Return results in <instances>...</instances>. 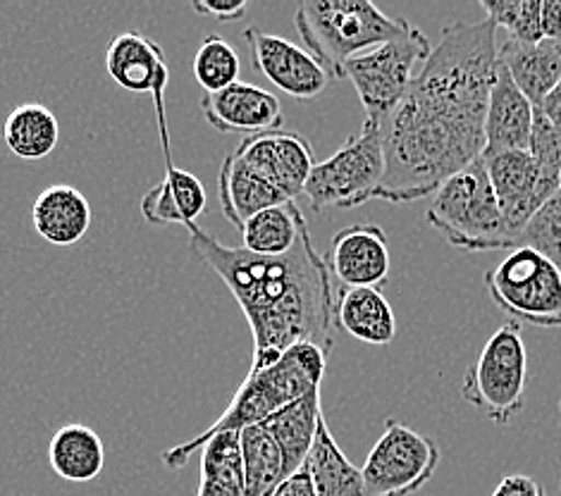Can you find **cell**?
Here are the masks:
<instances>
[{"label":"cell","mask_w":561,"mask_h":496,"mask_svg":"<svg viewBox=\"0 0 561 496\" xmlns=\"http://www.w3.org/2000/svg\"><path fill=\"white\" fill-rule=\"evenodd\" d=\"M497 50V26L488 18L445 26L404 101L382 125L385 177L378 200H419L483 155Z\"/></svg>","instance_id":"cell-1"},{"label":"cell","mask_w":561,"mask_h":496,"mask_svg":"<svg viewBox=\"0 0 561 496\" xmlns=\"http://www.w3.org/2000/svg\"><path fill=\"white\" fill-rule=\"evenodd\" d=\"M194 256L230 289L253 337L251 370L268 368L287 348L311 342L332 351L337 332V299L325 258L316 251L309 224L285 256H253L225 246L202 227H186Z\"/></svg>","instance_id":"cell-2"},{"label":"cell","mask_w":561,"mask_h":496,"mask_svg":"<svg viewBox=\"0 0 561 496\" xmlns=\"http://www.w3.org/2000/svg\"><path fill=\"white\" fill-rule=\"evenodd\" d=\"M328 356L330 354L320 346L301 342L287 348L268 368L249 370L247 380L239 384L230 406L225 408L220 418L206 432L163 451V465L170 471H180L190 463L194 451L204 449L210 437L220 432H242L244 427L268 420L279 408L311 394L313 389H320L325 378Z\"/></svg>","instance_id":"cell-3"},{"label":"cell","mask_w":561,"mask_h":496,"mask_svg":"<svg viewBox=\"0 0 561 496\" xmlns=\"http://www.w3.org/2000/svg\"><path fill=\"white\" fill-rule=\"evenodd\" d=\"M297 32L318 65L332 79H344V65L407 30L368 0H304L294 15Z\"/></svg>","instance_id":"cell-4"},{"label":"cell","mask_w":561,"mask_h":496,"mask_svg":"<svg viewBox=\"0 0 561 496\" xmlns=\"http://www.w3.org/2000/svg\"><path fill=\"white\" fill-rule=\"evenodd\" d=\"M425 220L459 251L516 249L492 192L483 155L439 186Z\"/></svg>","instance_id":"cell-5"},{"label":"cell","mask_w":561,"mask_h":496,"mask_svg":"<svg viewBox=\"0 0 561 496\" xmlns=\"http://www.w3.org/2000/svg\"><path fill=\"white\" fill-rule=\"evenodd\" d=\"M431 38L419 26L407 24L399 36L360 53L344 65V79L354 84L366 119L380 127L387 123V117L404 101L413 77L431 56Z\"/></svg>","instance_id":"cell-6"},{"label":"cell","mask_w":561,"mask_h":496,"mask_svg":"<svg viewBox=\"0 0 561 496\" xmlns=\"http://www.w3.org/2000/svg\"><path fill=\"white\" fill-rule=\"evenodd\" d=\"M385 177L382 127L366 119L354 137L323 163H316L304 196L316 212L350 210L373 200Z\"/></svg>","instance_id":"cell-7"},{"label":"cell","mask_w":561,"mask_h":496,"mask_svg":"<svg viewBox=\"0 0 561 496\" xmlns=\"http://www.w3.org/2000/svg\"><path fill=\"white\" fill-rule=\"evenodd\" d=\"M528 351L518 323L502 325L466 372L461 396L492 423L510 425L526 406Z\"/></svg>","instance_id":"cell-8"},{"label":"cell","mask_w":561,"mask_h":496,"mask_svg":"<svg viewBox=\"0 0 561 496\" xmlns=\"http://www.w3.org/2000/svg\"><path fill=\"white\" fill-rule=\"evenodd\" d=\"M492 301L518 325L561 327L559 265L528 246L514 249L485 275Z\"/></svg>","instance_id":"cell-9"},{"label":"cell","mask_w":561,"mask_h":496,"mask_svg":"<svg viewBox=\"0 0 561 496\" xmlns=\"http://www.w3.org/2000/svg\"><path fill=\"white\" fill-rule=\"evenodd\" d=\"M437 465L439 449L431 437L387 420L360 475L368 496H411L433 480Z\"/></svg>","instance_id":"cell-10"},{"label":"cell","mask_w":561,"mask_h":496,"mask_svg":"<svg viewBox=\"0 0 561 496\" xmlns=\"http://www.w3.org/2000/svg\"><path fill=\"white\" fill-rule=\"evenodd\" d=\"M492 192L497 196L506 230L514 237L516 249L520 232L526 230L530 218L550 200L559 189L561 180L542 174L528 151H506L483 155Z\"/></svg>","instance_id":"cell-11"},{"label":"cell","mask_w":561,"mask_h":496,"mask_svg":"<svg viewBox=\"0 0 561 496\" xmlns=\"http://www.w3.org/2000/svg\"><path fill=\"white\" fill-rule=\"evenodd\" d=\"M244 42L251 50L253 67L287 96L311 101L328 89L330 77L309 50L283 36L263 32L259 26L244 30Z\"/></svg>","instance_id":"cell-12"},{"label":"cell","mask_w":561,"mask_h":496,"mask_svg":"<svg viewBox=\"0 0 561 496\" xmlns=\"http://www.w3.org/2000/svg\"><path fill=\"white\" fill-rule=\"evenodd\" d=\"M105 70L119 89L137 96L144 93L153 96L158 131L168 129L165 91L170 84V67L163 48L139 32H123L105 50Z\"/></svg>","instance_id":"cell-13"},{"label":"cell","mask_w":561,"mask_h":496,"mask_svg":"<svg viewBox=\"0 0 561 496\" xmlns=\"http://www.w3.org/2000/svg\"><path fill=\"white\" fill-rule=\"evenodd\" d=\"M234 153L287 200L304 194L316 165L313 146L299 131L277 129L259 137H244Z\"/></svg>","instance_id":"cell-14"},{"label":"cell","mask_w":561,"mask_h":496,"mask_svg":"<svg viewBox=\"0 0 561 496\" xmlns=\"http://www.w3.org/2000/svg\"><path fill=\"white\" fill-rule=\"evenodd\" d=\"M202 113L213 129L247 134V137L277 131L285 125L283 103L275 93L244 82L206 93L202 99Z\"/></svg>","instance_id":"cell-15"},{"label":"cell","mask_w":561,"mask_h":496,"mask_svg":"<svg viewBox=\"0 0 561 496\" xmlns=\"http://www.w3.org/2000/svg\"><path fill=\"white\" fill-rule=\"evenodd\" d=\"M328 270L346 289L373 287L378 289L390 275V246L380 224H350L332 237L328 253Z\"/></svg>","instance_id":"cell-16"},{"label":"cell","mask_w":561,"mask_h":496,"mask_svg":"<svg viewBox=\"0 0 561 496\" xmlns=\"http://www.w3.org/2000/svg\"><path fill=\"white\" fill-rule=\"evenodd\" d=\"M533 117H536V108H533L530 101L518 91V86L512 82L510 72H506L504 65L500 62L488 99V113L483 125V155L528 151Z\"/></svg>","instance_id":"cell-17"},{"label":"cell","mask_w":561,"mask_h":496,"mask_svg":"<svg viewBox=\"0 0 561 496\" xmlns=\"http://www.w3.org/2000/svg\"><path fill=\"white\" fill-rule=\"evenodd\" d=\"M34 230L58 249L77 246L93 222L87 196L70 184H53L38 194L32 208Z\"/></svg>","instance_id":"cell-18"},{"label":"cell","mask_w":561,"mask_h":496,"mask_svg":"<svg viewBox=\"0 0 561 496\" xmlns=\"http://www.w3.org/2000/svg\"><path fill=\"white\" fill-rule=\"evenodd\" d=\"M208 206V196L202 180L182 168H165V177L153 184L141 198V216L149 224H196Z\"/></svg>","instance_id":"cell-19"},{"label":"cell","mask_w":561,"mask_h":496,"mask_svg":"<svg viewBox=\"0 0 561 496\" xmlns=\"http://www.w3.org/2000/svg\"><path fill=\"white\" fill-rule=\"evenodd\" d=\"M500 62L510 72L512 82L530 101L533 108H540L561 79V48L557 42L518 44L504 38L500 44Z\"/></svg>","instance_id":"cell-20"},{"label":"cell","mask_w":561,"mask_h":496,"mask_svg":"<svg viewBox=\"0 0 561 496\" xmlns=\"http://www.w3.org/2000/svg\"><path fill=\"white\" fill-rule=\"evenodd\" d=\"M218 198L222 216L230 220L237 230H242L249 218H253L265 208L291 204V200L279 194L273 184H268L261 174L253 172L234 151L227 153L222 160V168L218 174Z\"/></svg>","instance_id":"cell-21"},{"label":"cell","mask_w":561,"mask_h":496,"mask_svg":"<svg viewBox=\"0 0 561 496\" xmlns=\"http://www.w3.org/2000/svg\"><path fill=\"white\" fill-rule=\"evenodd\" d=\"M320 418H323V401H320V389H313L311 394L279 408L268 420H263V427L283 451L287 475L301 471L306 459H309Z\"/></svg>","instance_id":"cell-22"},{"label":"cell","mask_w":561,"mask_h":496,"mask_svg":"<svg viewBox=\"0 0 561 496\" xmlns=\"http://www.w3.org/2000/svg\"><path fill=\"white\" fill-rule=\"evenodd\" d=\"M337 327L364 344L387 346L397 334V320L380 289L356 287L337 297Z\"/></svg>","instance_id":"cell-23"},{"label":"cell","mask_w":561,"mask_h":496,"mask_svg":"<svg viewBox=\"0 0 561 496\" xmlns=\"http://www.w3.org/2000/svg\"><path fill=\"white\" fill-rule=\"evenodd\" d=\"M304 468L311 475L316 496H368L360 468L346 459L337 447L325 415L318 423L316 441Z\"/></svg>","instance_id":"cell-24"},{"label":"cell","mask_w":561,"mask_h":496,"mask_svg":"<svg viewBox=\"0 0 561 496\" xmlns=\"http://www.w3.org/2000/svg\"><path fill=\"white\" fill-rule=\"evenodd\" d=\"M48 463L65 482H91L103 473L105 447L96 430L70 423L53 435L48 447Z\"/></svg>","instance_id":"cell-25"},{"label":"cell","mask_w":561,"mask_h":496,"mask_svg":"<svg viewBox=\"0 0 561 496\" xmlns=\"http://www.w3.org/2000/svg\"><path fill=\"white\" fill-rule=\"evenodd\" d=\"M3 141L12 155L44 160L60 141L58 117L42 103H22L5 117Z\"/></svg>","instance_id":"cell-26"},{"label":"cell","mask_w":561,"mask_h":496,"mask_svg":"<svg viewBox=\"0 0 561 496\" xmlns=\"http://www.w3.org/2000/svg\"><path fill=\"white\" fill-rule=\"evenodd\" d=\"M304 222L306 218L301 216V210L294 200L291 204L265 208L249 218L242 230H239L244 241L242 249L253 253V256L265 258L285 256V253L297 246Z\"/></svg>","instance_id":"cell-27"},{"label":"cell","mask_w":561,"mask_h":496,"mask_svg":"<svg viewBox=\"0 0 561 496\" xmlns=\"http://www.w3.org/2000/svg\"><path fill=\"white\" fill-rule=\"evenodd\" d=\"M196 496H247L239 432H220L206 441Z\"/></svg>","instance_id":"cell-28"},{"label":"cell","mask_w":561,"mask_h":496,"mask_svg":"<svg viewBox=\"0 0 561 496\" xmlns=\"http://www.w3.org/2000/svg\"><path fill=\"white\" fill-rule=\"evenodd\" d=\"M239 447H242L247 496H271L279 482L289 477L283 451L263 423L244 427L239 432Z\"/></svg>","instance_id":"cell-29"},{"label":"cell","mask_w":561,"mask_h":496,"mask_svg":"<svg viewBox=\"0 0 561 496\" xmlns=\"http://www.w3.org/2000/svg\"><path fill=\"white\" fill-rule=\"evenodd\" d=\"M192 72L206 93H216L239 82L242 60L230 42L218 34H208L196 50Z\"/></svg>","instance_id":"cell-30"},{"label":"cell","mask_w":561,"mask_h":496,"mask_svg":"<svg viewBox=\"0 0 561 496\" xmlns=\"http://www.w3.org/2000/svg\"><path fill=\"white\" fill-rule=\"evenodd\" d=\"M485 18L518 44H540V0H480Z\"/></svg>","instance_id":"cell-31"},{"label":"cell","mask_w":561,"mask_h":496,"mask_svg":"<svg viewBox=\"0 0 561 496\" xmlns=\"http://www.w3.org/2000/svg\"><path fill=\"white\" fill-rule=\"evenodd\" d=\"M520 246L538 251L547 261L561 265V189L530 218L526 230L520 232Z\"/></svg>","instance_id":"cell-32"},{"label":"cell","mask_w":561,"mask_h":496,"mask_svg":"<svg viewBox=\"0 0 561 496\" xmlns=\"http://www.w3.org/2000/svg\"><path fill=\"white\" fill-rule=\"evenodd\" d=\"M528 153L536 158L542 174L561 180V137L540 108H536V117H533Z\"/></svg>","instance_id":"cell-33"},{"label":"cell","mask_w":561,"mask_h":496,"mask_svg":"<svg viewBox=\"0 0 561 496\" xmlns=\"http://www.w3.org/2000/svg\"><path fill=\"white\" fill-rule=\"evenodd\" d=\"M192 8L196 15L232 22V20H242L247 15L249 3L247 0H194Z\"/></svg>","instance_id":"cell-34"},{"label":"cell","mask_w":561,"mask_h":496,"mask_svg":"<svg viewBox=\"0 0 561 496\" xmlns=\"http://www.w3.org/2000/svg\"><path fill=\"white\" fill-rule=\"evenodd\" d=\"M492 496H547L545 487L530 475H506L494 487Z\"/></svg>","instance_id":"cell-35"},{"label":"cell","mask_w":561,"mask_h":496,"mask_svg":"<svg viewBox=\"0 0 561 496\" xmlns=\"http://www.w3.org/2000/svg\"><path fill=\"white\" fill-rule=\"evenodd\" d=\"M540 34L545 42L561 38V0H540Z\"/></svg>","instance_id":"cell-36"},{"label":"cell","mask_w":561,"mask_h":496,"mask_svg":"<svg viewBox=\"0 0 561 496\" xmlns=\"http://www.w3.org/2000/svg\"><path fill=\"white\" fill-rule=\"evenodd\" d=\"M271 496H316L309 471L301 468V471L289 475L285 482H279V487Z\"/></svg>","instance_id":"cell-37"},{"label":"cell","mask_w":561,"mask_h":496,"mask_svg":"<svg viewBox=\"0 0 561 496\" xmlns=\"http://www.w3.org/2000/svg\"><path fill=\"white\" fill-rule=\"evenodd\" d=\"M540 111L547 119H550V125L559 131V137H561V79H559V84L554 86V91L540 105Z\"/></svg>","instance_id":"cell-38"},{"label":"cell","mask_w":561,"mask_h":496,"mask_svg":"<svg viewBox=\"0 0 561 496\" xmlns=\"http://www.w3.org/2000/svg\"><path fill=\"white\" fill-rule=\"evenodd\" d=\"M559 413H561V399H559Z\"/></svg>","instance_id":"cell-39"},{"label":"cell","mask_w":561,"mask_h":496,"mask_svg":"<svg viewBox=\"0 0 561 496\" xmlns=\"http://www.w3.org/2000/svg\"><path fill=\"white\" fill-rule=\"evenodd\" d=\"M557 44H559V48H561V38H559V42H557Z\"/></svg>","instance_id":"cell-40"},{"label":"cell","mask_w":561,"mask_h":496,"mask_svg":"<svg viewBox=\"0 0 561 496\" xmlns=\"http://www.w3.org/2000/svg\"><path fill=\"white\" fill-rule=\"evenodd\" d=\"M559 273H561V265H559Z\"/></svg>","instance_id":"cell-41"}]
</instances>
